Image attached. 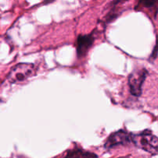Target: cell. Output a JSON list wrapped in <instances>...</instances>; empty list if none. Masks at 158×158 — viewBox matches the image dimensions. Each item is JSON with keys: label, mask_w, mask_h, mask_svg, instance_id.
Listing matches in <instances>:
<instances>
[{"label": "cell", "mask_w": 158, "mask_h": 158, "mask_svg": "<svg viewBox=\"0 0 158 158\" xmlns=\"http://www.w3.org/2000/svg\"><path fill=\"white\" fill-rule=\"evenodd\" d=\"M131 142L136 148L151 155L158 154V137L150 131H144L139 134H131Z\"/></svg>", "instance_id": "1"}, {"label": "cell", "mask_w": 158, "mask_h": 158, "mask_svg": "<svg viewBox=\"0 0 158 158\" xmlns=\"http://www.w3.org/2000/svg\"><path fill=\"white\" fill-rule=\"evenodd\" d=\"M37 73V67L33 63H20L14 66L7 76L11 83H19L25 81Z\"/></svg>", "instance_id": "2"}, {"label": "cell", "mask_w": 158, "mask_h": 158, "mask_svg": "<svg viewBox=\"0 0 158 158\" xmlns=\"http://www.w3.org/2000/svg\"><path fill=\"white\" fill-rule=\"evenodd\" d=\"M148 74L147 69H141L132 72L128 77V84L129 92L133 96L140 97L142 94V87Z\"/></svg>", "instance_id": "3"}, {"label": "cell", "mask_w": 158, "mask_h": 158, "mask_svg": "<svg viewBox=\"0 0 158 158\" xmlns=\"http://www.w3.org/2000/svg\"><path fill=\"white\" fill-rule=\"evenodd\" d=\"M131 142V134L124 130H119L108 136L104 144V148L106 150L112 149L116 147L128 145Z\"/></svg>", "instance_id": "4"}, {"label": "cell", "mask_w": 158, "mask_h": 158, "mask_svg": "<svg viewBox=\"0 0 158 158\" xmlns=\"http://www.w3.org/2000/svg\"><path fill=\"white\" fill-rule=\"evenodd\" d=\"M94 42V36L92 33L88 35H79L77 38V55L78 58H82L87 55L88 51L93 46Z\"/></svg>", "instance_id": "5"}, {"label": "cell", "mask_w": 158, "mask_h": 158, "mask_svg": "<svg viewBox=\"0 0 158 158\" xmlns=\"http://www.w3.org/2000/svg\"><path fill=\"white\" fill-rule=\"evenodd\" d=\"M97 157V155L88 151H85L81 148H74L71 151H68L66 154V157Z\"/></svg>", "instance_id": "6"}, {"label": "cell", "mask_w": 158, "mask_h": 158, "mask_svg": "<svg viewBox=\"0 0 158 158\" xmlns=\"http://www.w3.org/2000/svg\"><path fill=\"white\" fill-rule=\"evenodd\" d=\"M157 6L158 0H138L136 9H138V8L153 9V8H156Z\"/></svg>", "instance_id": "7"}, {"label": "cell", "mask_w": 158, "mask_h": 158, "mask_svg": "<svg viewBox=\"0 0 158 158\" xmlns=\"http://www.w3.org/2000/svg\"><path fill=\"white\" fill-rule=\"evenodd\" d=\"M126 1H128V0H113V1L112 2V3L110 6H111L112 8H116L119 4L123 3Z\"/></svg>", "instance_id": "8"}]
</instances>
